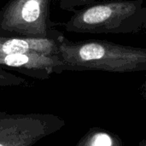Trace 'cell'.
Here are the masks:
<instances>
[{"label": "cell", "mask_w": 146, "mask_h": 146, "mask_svg": "<svg viewBox=\"0 0 146 146\" xmlns=\"http://www.w3.org/2000/svg\"><path fill=\"white\" fill-rule=\"evenodd\" d=\"M64 71L136 73L146 71V48L103 39L70 41L65 36L59 45Z\"/></svg>", "instance_id": "6da1fadb"}, {"label": "cell", "mask_w": 146, "mask_h": 146, "mask_svg": "<svg viewBox=\"0 0 146 146\" xmlns=\"http://www.w3.org/2000/svg\"><path fill=\"white\" fill-rule=\"evenodd\" d=\"M67 32L88 34L139 33L146 29L145 0H106L73 11Z\"/></svg>", "instance_id": "7a4b0ae2"}, {"label": "cell", "mask_w": 146, "mask_h": 146, "mask_svg": "<svg viewBox=\"0 0 146 146\" xmlns=\"http://www.w3.org/2000/svg\"><path fill=\"white\" fill-rule=\"evenodd\" d=\"M64 126L65 121L53 114L0 111V146H33Z\"/></svg>", "instance_id": "3957f363"}, {"label": "cell", "mask_w": 146, "mask_h": 146, "mask_svg": "<svg viewBox=\"0 0 146 146\" xmlns=\"http://www.w3.org/2000/svg\"><path fill=\"white\" fill-rule=\"evenodd\" d=\"M22 38L0 36V66L20 72L25 62Z\"/></svg>", "instance_id": "277c9868"}, {"label": "cell", "mask_w": 146, "mask_h": 146, "mask_svg": "<svg viewBox=\"0 0 146 146\" xmlns=\"http://www.w3.org/2000/svg\"><path fill=\"white\" fill-rule=\"evenodd\" d=\"M122 139L109 130L99 127H91L77 142L76 146H122Z\"/></svg>", "instance_id": "5b68a950"}, {"label": "cell", "mask_w": 146, "mask_h": 146, "mask_svg": "<svg viewBox=\"0 0 146 146\" xmlns=\"http://www.w3.org/2000/svg\"><path fill=\"white\" fill-rule=\"evenodd\" d=\"M28 81L10 72L9 68L0 66V86H27Z\"/></svg>", "instance_id": "8992f818"}, {"label": "cell", "mask_w": 146, "mask_h": 146, "mask_svg": "<svg viewBox=\"0 0 146 146\" xmlns=\"http://www.w3.org/2000/svg\"><path fill=\"white\" fill-rule=\"evenodd\" d=\"M106 0H57L59 8L62 10L73 12L74 9Z\"/></svg>", "instance_id": "52a82bcc"}, {"label": "cell", "mask_w": 146, "mask_h": 146, "mask_svg": "<svg viewBox=\"0 0 146 146\" xmlns=\"http://www.w3.org/2000/svg\"><path fill=\"white\" fill-rule=\"evenodd\" d=\"M139 94L143 98L146 99V80L142 83V85L139 87Z\"/></svg>", "instance_id": "ba28073f"}, {"label": "cell", "mask_w": 146, "mask_h": 146, "mask_svg": "<svg viewBox=\"0 0 146 146\" xmlns=\"http://www.w3.org/2000/svg\"><path fill=\"white\" fill-rule=\"evenodd\" d=\"M139 146H146V139H144V140H142L141 142H139Z\"/></svg>", "instance_id": "9c48e42d"}]
</instances>
